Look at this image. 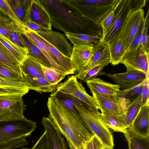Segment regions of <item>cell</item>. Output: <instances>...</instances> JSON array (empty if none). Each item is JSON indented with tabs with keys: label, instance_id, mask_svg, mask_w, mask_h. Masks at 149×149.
Listing matches in <instances>:
<instances>
[{
	"label": "cell",
	"instance_id": "38",
	"mask_svg": "<svg viewBox=\"0 0 149 149\" xmlns=\"http://www.w3.org/2000/svg\"><path fill=\"white\" fill-rule=\"evenodd\" d=\"M0 77L9 81L26 82L23 77L1 63H0Z\"/></svg>",
	"mask_w": 149,
	"mask_h": 149
},
{
	"label": "cell",
	"instance_id": "22",
	"mask_svg": "<svg viewBox=\"0 0 149 149\" xmlns=\"http://www.w3.org/2000/svg\"><path fill=\"white\" fill-rule=\"evenodd\" d=\"M101 118L106 125L116 132L125 133L127 128L123 115L101 111Z\"/></svg>",
	"mask_w": 149,
	"mask_h": 149
},
{
	"label": "cell",
	"instance_id": "25",
	"mask_svg": "<svg viewBox=\"0 0 149 149\" xmlns=\"http://www.w3.org/2000/svg\"><path fill=\"white\" fill-rule=\"evenodd\" d=\"M26 84L29 87L30 90L38 92L49 93L56 90L57 85L50 83L44 78L32 77L23 74Z\"/></svg>",
	"mask_w": 149,
	"mask_h": 149
},
{
	"label": "cell",
	"instance_id": "40",
	"mask_svg": "<svg viewBox=\"0 0 149 149\" xmlns=\"http://www.w3.org/2000/svg\"><path fill=\"white\" fill-rule=\"evenodd\" d=\"M56 96L62 104L76 116L81 118L79 113L72 103L64 95L63 93L55 91L51 94Z\"/></svg>",
	"mask_w": 149,
	"mask_h": 149
},
{
	"label": "cell",
	"instance_id": "51",
	"mask_svg": "<svg viewBox=\"0 0 149 149\" xmlns=\"http://www.w3.org/2000/svg\"><path fill=\"white\" fill-rule=\"evenodd\" d=\"M73 149H84V145H82V146H79V147L77 148H74L73 147Z\"/></svg>",
	"mask_w": 149,
	"mask_h": 149
},
{
	"label": "cell",
	"instance_id": "12",
	"mask_svg": "<svg viewBox=\"0 0 149 149\" xmlns=\"http://www.w3.org/2000/svg\"><path fill=\"white\" fill-rule=\"evenodd\" d=\"M41 123L46 132L48 149H69L63 136L48 118L43 117Z\"/></svg>",
	"mask_w": 149,
	"mask_h": 149
},
{
	"label": "cell",
	"instance_id": "44",
	"mask_svg": "<svg viewBox=\"0 0 149 149\" xmlns=\"http://www.w3.org/2000/svg\"><path fill=\"white\" fill-rule=\"evenodd\" d=\"M84 149H103L104 146L95 136L93 135L84 144Z\"/></svg>",
	"mask_w": 149,
	"mask_h": 149
},
{
	"label": "cell",
	"instance_id": "35",
	"mask_svg": "<svg viewBox=\"0 0 149 149\" xmlns=\"http://www.w3.org/2000/svg\"><path fill=\"white\" fill-rule=\"evenodd\" d=\"M121 0H115L110 9L100 22V26L102 29V36L103 35L111 25L115 17L116 10Z\"/></svg>",
	"mask_w": 149,
	"mask_h": 149
},
{
	"label": "cell",
	"instance_id": "55",
	"mask_svg": "<svg viewBox=\"0 0 149 149\" xmlns=\"http://www.w3.org/2000/svg\"><path fill=\"white\" fill-rule=\"evenodd\" d=\"M103 149H105L104 148H104H103Z\"/></svg>",
	"mask_w": 149,
	"mask_h": 149
},
{
	"label": "cell",
	"instance_id": "18",
	"mask_svg": "<svg viewBox=\"0 0 149 149\" xmlns=\"http://www.w3.org/2000/svg\"><path fill=\"white\" fill-rule=\"evenodd\" d=\"M86 84L92 94L117 97V92L120 90L117 84H112L100 79L94 78L87 81Z\"/></svg>",
	"mask_w": 149,
	"mask_h": 149
},
{
	"label": "cell",
	"instance_id": "43",
	"mask_svg": "<svg viewBox=\"0 0 149 149\" xmlns=\"http://www.w3.org/2000/svg\"><path fill=\"white\" fill-rule=\"evenodd\" d=\"M0 7L4 10L8 15L15 22L22 26H25L12 11L8 4L7 0H0Z\"/></svg>",
	"mask_w": 149,
	"mask_h": 149
},
{
	"label": "cell",
	"instance_id": "47",
	"mask_svg": "<svg viewBox=\"0 0 149 149\" xmlns=\"http://www.w3.org/2000/svg\"><path fill=\"white\" fill-rule=\"evenodd\" d=\"M19 32H21L15 31L11 32L8 38L19 47L25 50H27V49L24 47L21 39L19 34Z\"/></svg>",
	"mask_w": 149,
	"mask_h": 149
},
{
	"label": "cell",
	"instance_id": "31",
	"mask_svg": "<svg viewBox=\"0 0 149 149\" xmlns=\"http://www.w3.org/2000/svg\"><path fill=\"white\" fill-rule=\"evenodd\" d=\"M111 63L116 65L120 63L125 52L124 46L122 40L118 38L115 39L109 46Z\"/></svg>",
	"mask_w": 149,
	"mask_h": 149
},
{
	"label": "cell",
	"instance_id": "48",
	"mask_svg": "<svg viewBox=\"0 0 149 149\" xmlns=\"http://www.w3.org/2000/svg\"><path fill=\"white\" fill-rule=\"evenodd\" d=\"M31 148L32 149H48V143L45 131Z\"/></svg>",
	"mask_w": 149,
	"mask_h": 149
},
{
	"label": "cell",
	"instance_id": "7",
	"mask_svg": "<svg viewBox=\"0 0 149 149\" xmlns=\"http://www.w3.org/2000/svg\"><path fill=\"white\" fill-rule=\"evenodd\" d=\"M19 95L0 96V121L20 119L25 117L24 111L26 105Z\"/></svg>",
	"mask_w": 149,
	"mask_h": 149
},
{
	"label": "cell",
	"instance_id": "9",
	"mask_svg": "<svg viewBox=\"0 0 149 149\" xmlns=\"http://www.w3.org/2000/svg\"><path fill=\"white\" fill-rule=\"evenodd\" d=\"M149 52L141 45L135 49L127 50L120 63L123 64L127 71H138L149 75Z\"/></svg>",
	"mask_w": 149,
	"mask_h": 149
},
{
	"label": "cell",
	"instance_id": "50",
	"mask_svg": "<svg viewBox=\"0 0 149 149\" xmlns=\"http://www.w3.org/2000/svg\"><path fill=\"white\" fill-rule=\"evenodd\" d=\"M25 26L36 32L47 30L42 26L31 21H29L25 25Z\"/></svg>",
	"mask_w": 149,
	"mask_h": 149
},
{
	"label": "cell",
	"instance_id": "2",
	"mask_svg": "<svg viewBox=\"0 0 149 149\" xmlns=\"http://www.w3.org/2000/svg\"><path fill=\"white\" fill-rule=\"evenodd\" d=\"M48 118L66 139L67 143L76 148L83 145L93 136L81 118L73 114L57 97L50 95L47 103Z\"/></svg>",
	"mask_w": 149,
	"mask_h": 149
},
{
	"label": "cell",
	"instance_id": "26",
	"mask_svg": "<svg viewBox=\"0 0 149 149\" xmlns=\"http://www.w3.org/2000/svg\"><path fill=\"white\" fill-rule=\"evenodd\" d=\"M23 74L45 78L42 64L35 58L27 56L20 65Z\"/></svg>",
	"mask_w": 149,
	"mask_h": 149
},
{
	"label": "cell",
	"instance_id": "11",
	"mask_svg": "<svg viewBox=\"0 0 149 149\" xmlns=\"http://www.w3.org/2000/svg\"><path fill=\"white\" fill-rule=\"evenodd\" d=\"M92 95L101 111L123 115L130 103L129 100L121 97H113L95 94Z\"/></svg>",
	"mask_w": 149,
	"mask_h": 149
},
{
	"label": "cell",
	"instance_id": "27",
	"mask_svg": "<svg viewBox=\"0 0 149 149\" xmlns=\"http://www.w3.org/2000/svg\"><path fill=\"white\" fill-rule=\"evenodd\" d=\"M127 141L129 149H149V136L139 135L132 131L130 127L124 133Z\"/></svg>",
	"mask_w": 149,
	"mask_h": 149
},
{
	"label": "cell",
	"instance_id": "36",
	"mask_svg": "<svg viewBox=\"0 0 149 149\" xmlns=\"http://www.w3.org/2000/svg\"><path fill=\"white\" fill-rule=\"evenodd\" d=\"M42 68L45 79L51 84L57 85L64 79L66 75L54 69L48 68L42 65Z\"/></svg>",
	"mask_w": 149,
	"mask_h": 149
},
{
	"label": "cell",
	"instance_id": "45",
	"mask_svg": "<svg viewBox=\"0 0 149 149\" xmlns=\"http://www.w3.org/2000/svg\"><path fill=\"white\" fill-rule=\"evenodd\" d=\"M149 77L146 79L141 93L142 106L149 105Z\"/></svg>",
	"mask_w": 149,
	"mask_h": 149
},
{
	"label": "cell",
	"instance_id": "42",
	"mask_svg": "<svg viewBox=\"0 0 149 149\" xmlns=\"http://www.w3.org/2000/svg\"><path fill=\"white\" fill-rule=\"evenodd\" d=\"M28 143L25 139L12 141L9 142L0 143V149H14L21 148Z\"/></svg>",
	"mask_w": 149,
	"mask_h": 149
},
{
	"label": "cell",
	"instance_id": "30",
	"mask_svg": "<svg viewBox=\"0 0 149 149\" xmlns=\"http://www.w3.org/2000/svg\"><path fill=\"white\" fill-rule=\"evenodd\" d=\"M0 63L23 77L20 64L0 41Z\"/></svg>",
	"mask_w": 149,
	"mask_h": 149
},
{
	"label": "cell",
	"instance_id": "21",
	"mask_svg": "<svg viewBox=\"0 0 149 149\" xmlns=\"http://www.w3.org/2000/svg\"><path fill=\"white\" fill-rule=\"evenodd\" d=\"M19 34L24 47L28 50V56L32 57L46 67L54 69L41 51L27 36L25 33L19 32Z\"/></svg>",
	"mask_w": 149,
	"mask_h": 149
},
{
	"label": "cell",
	"instance_id": "54",
	"mask_svg": "<svg viewBox=\"0 0 149 149\" xmlns=\"http://www.w3.org/2000/svg\"><path fill=\"white\" fill-rule=\"evenodd\" d=\"M104 148L105 149H113V148L105 147H104Z\"/></svg>",
	"mask_w": 149,
	"mask_h": 149
},
{
	"label": "cell",
	"instance_id": "20",
	"mask_svg": "<svg viewBox=\"0 0 149 149\" xmlns=\"http://www.w3.org/2000/svg\"><path fill=\"white\" fill-rule=\"evenodd\" d=\"M29 29L34 36L44 45L49 54L58 63L70 72L71 74L74 73L75 72L72 67L70 58L63 54L57 49L37 34L36 32Z\"/></svg>",
	"mask_w": 149,
	"mask_h": 149
},
{
	"label": "cell",
	"instance_id": "8",
	"mask_svg": "<svg viewBox=\"0 0 149 149\" xmlns=\"http://www.w3.org/2000/svg\"><path fill=\"white\" fill-rule=\"evenodd\" d=\"M76 75H72L63 83L57 84L56 91L70 95L86 104L89 107L100 110V108L93 96L89 95Z\"/></svg>",
	"mask_w": 149,
	"mask_h": 149
},
{
	"label": "cell",
	"instance_id": "32",
	"mask_svg": "<svg viewBox=\"0 0 149 149\" xmlns=\"http://www.w3.org/2000/svg\"><path fill=\"white\" fill-rule=\"evenodd\" d=\"M65 36L73 45H88L94 46L101 39L99 36L70 33H65Z\"/></svg>",
	"mask_w": 149,
	"mask_h": 149
},
{
	"label": "cell",
	"instance_id": "39",
	"mask_svg": "<svg viewBox=\"0 0 149 149\" xmlns=\"http://www.w3.org/2000/svg\"><path fill=\"white\" fill-rule=\"evenodd\" d=\"M149 9L143 23V29L139 45H141L147 52H149V36L148 29L149 26Z\"/></svg>",
	"mask_w": 149,
	"mask_h": 149
},
{
	"label": "cell",
	"instance_id": "15",
	"mask_svg": "<svg viewBox=\"0 0 149 149\" xmlns=\"http://www.w3.org/2000/svg\"><path fill=\"white\" fill-rule=\"evenodd\" d=\"M111 63L109 46L100 41L95 45L93 50V54L90 59L83 68L77 73L86 72L99 65L107 66Z\"/></svg>",
	"mask_w": 149,
	"mask_h": 149
},
{
	"label": "cell",
	"instance_id": "5",
	"mask_svg": "<svg viewBox=\"0 0 149 149\" xmlns=\"http://www.w3.org/2000/svg\"><path fill=\"white\" fill-rule=\"evenodd\" d=\"M37 127L36 123L25 117L20 119L0 121V143L29 136Z\"/></svg>",
	"mask_w": 149,
	"mask_h": 149
},
{
	"label": "cell",
	"instance_id": "37",
	"mask_svg": "<svg viewBox=\"0 0 149 149\" xmlns=\"http://www.w3.org/2000/svg\"><path fill=\"white\" fill-rule=\"evenodd\" d=\"M106 66L105 64L99 65L86 72L77 73L76 76L77 78L82 80L83 82H85L91 79L96 77L97 76L104 75L105 72H102V71Z\"/></svg>",
	"mask_w": 149,
	"mask_h": 149
},
{
	"label": "cell",
	"instance_id": "17",
	"mask_svg": "<svg viewBox=\"0 0 149 149\" xmlns=\"http://www.w3.org/2000/svg\"><path fill=\"white\" fill-rule=\"evenodd\" d=\"M29 21L35 23L47 30H52L50 16L40 0H32L29 15Z\"/></svg>",
	"mask_w": 149,
	"mask_h": 149
},
{
	"label": "cell",
	"instance_id": "24",
	"mask_svg": "<svg viewBox=\"0 0 149 149\" xmlns=\"http://www.w3.org/2000/svg\"><path fill=\"white\" fill-rule=\"evenodd\" d=\"M26 27L22 26L10 18L0 7V33L7 38L13 31L25 33Z\"/></svg>",
	"mask_w": 149,
	"mask_h": 149
},
{
	"label": "cell",
	"instance_id": "19",
	"mask_svg": "<svg viewBox=\"0 0 149 149\" xmlns=\"http://www.w3.org/2000/svg\"><path fill=\"white\" fill-rule=\"evenodd\" d=\"M131 130L141 136L149 135V105L142 106L132 125Z\"/></svg>",
	"mask_w": 149,
	"mask_h": 149
},
{
	"label": "cell",
	"instance_id": "41",
	"mask_svg": "<svg viewBox=\"0 0 149 149\" xmlns=\"http://www.w3.org/2000/svg\"><path fill=\"white\" fill-rule=\"evenodd\" d=\"M29 88L0 86V96L10 95H19L23 96L28 93Z\"/></svg>",
	"mask_w": 149,
	"mask_h": 149
},
{
	"label": "cell",
	"instance_id": "52",
	"mask_svg": "<svg viewBox=\"0 0 149 149\" xmlns=\"http://www.w3.org/2000/svg\"><path fill=\"white\" fill-rule=\"evenodd\" d=\"M68 144L69 146L70 149H73V147L70 144H69V143H68Z\"/></svg>",
	"mask_w": 149,
	"mask_h": 149
},
{
	"label": "cell",
	"instance_id": "28",
	"mask_svg": "<svg viewBox=\"0 0 149 149\" xmlns=\"http://www.w3.org/2000/svg\"><path fill=\"white\" fill-rule=\"evenodd\" d=\"M25 33L40 49L48 60L54 69L66 75L71 74L53 59L49 54L44 45L34 36L29 29L26 28Z\"/></svg>",
	"mask_w": 149,
	"mask_h": 149
},
{
	"label": "cell",
	"instance_id": "29",
	"mask_svg": "<svg viewBox=\"0 0 149 149\" xmlns=\"http://www.w3.org/2000/svg\"><path fill=\"white\" fill-rule=\"evenodd\" d=\"M0 41L19 63L20 65L27 56V50L19 47L0 33Z\"/></svg>",
	"mask_w": 149,
	"mask_h": 149
},
{
	"label": "cell",
	"instance_id": "4",
	"mask_svg": "<svg viewBox=\"0 0 149 149\" xmlns=\"http://www.w3.org/2000/svg\"><path fill=\"white\" fill-rule=\"evenodd\" d=\"M69 9L99 24L115 0H62Z\"/></svg>",
	"mask_w": 149,
	"mask_h": 149
},
{
	"label": "cell",
	"instance_id": "10",
	"mask_svg": "<svg viewBox=\"0 0 149 149\" xmlns=\"http://www.w3.org/2000/svg\"><path fill=\"white\" fill-rule=\"evenodd\" d=\"M130 11L128 0H121L111 25L101 36L100 41L109 46L115 39L125 17Z\"/></svg>",
	"mask_w": 149,
	"mask_h": 149
},
{
	"label": "cell",
	"instance_id": "3",
	"mask_svg": "<svg viewBox=\"0 0 149 149\" xmlns=\"http://www.w3.org/2000/svg\"><path fill=\"white\" fill-rule=\"evenodd\" d=\"M74 106L93 135L97 138L104 147L113 148L114 144L112 134L104 122L98 110L89 107L86 104Z\"/></svg>",
	"mask_w": 149,
	"mask_h": 149
},
{
	"label": "cell",
	"instance_id": "34",
	"mask_svg": "<svg viewBox=\"0 0 149 149\" xmlns=\"http://www.w3.org/2000/svg\"><path fill=\"white\" fill-rule=\"evenodd\" d=\"M146 79L134 87L125 89L120 90L117 93V96L129 100L131 103L141 94Z\"/></svg>",
	"mask_w": 149,
	"mask_h": 149
},
{
	"label": "cell",
	"instance_id": "1",
	"mask_svg": "<svg viewBox=\"0 0 149 149\" xmlns=\"http://www.w3.org/2000/svg\"><path fill=\"white\" fill-rule=\"evenodd\" d=\"M49 14L52 26L64 32L101 37L102 29L93 20L68 9L61 0H40Z\"/></svg>",
	"mask_w": 149,
	"mask_h": 149
},
{
	"label": "cell",
	"instance_id": "49",
	"mask_svg": "<svg viewBox=\"0 0 149 149\" xmlns=\"http://www.w3.org/2000/svg\"><path fill=\"white\" fill-rule=\"evenodd\" d=\"M143 23V22L140 26L131 44L127 50L135 49L139 46L141 33L142 31Z\"/></svg>",
	"mask_w": 149,
	"mask_h": 149
},
{
	"label": "cell",
	"instance_id": "46",
	"mask_svg": "<svg viewBox=\"0 0 149 149\" xmlns=\"http://www.w3.org/2000/svg\"><path fill=\"white\" fill-rule=\"evenodd\" d=\"M0 86L13 87L19 88H29L26 82L9 81L0 77Z\"/></svg>",
	"mask_w": 149,
	"mask_h": 149
},
{
	"label": "cell",
	"instance_id": "53",
	"mask_svg": "<svg viewBox=\"0 0 149 149\" xmlns=\"http://www.w3.org/2000/svg\"><path fill=\"white\" fill-rule=\"evenodd\" d=\"M21 149H32V148H21Z\"/></svg>",
	"mask_w": 149,
	"mask_h": 149
},
{
	"label": "cell",
	"instance_id": "16",
	"mask_svg": "<svg viewBox=\"0 0 149 149\" xmlns=\"http://www.w3.org/2000/svg\"><path fill=\"white\" fill-rule=\"evenodd\" d=\"M94 46L73 45L70 60L75 72H79L87 63L92 54Z\"/></svg>",
	"mask_w": 149,
	"mask_h": 149
},
{
	"label": "cell",
	"instance_id": "33",
	"mask_svg": "<svg viewBox=\"0 0 149 149\" xmlns=\"http://www.w3.org/2000/svg\"><path fill=\"white\" fill-rule=\"evenodd\" d=\"M141 106V94L129 104L123 115L127 128L132 125Z\"/></svg>",
	"mask_w": 149,
	"mask_h": 149
},
{
	"label": "cell",
	"instance_id": "13",
	"mask_svg": "<svg viewBox=\"0 0 149 149\" xmlns=\"http://www.w3.org/2000/svg\"><path fill=\"white\" fill-rule=\"evenodd\" d=\"M106 76L118 85L122 90L136 86L145 80L149 75L138 71L111 74L105 73Z\"/></svg>",
	"mask_w": 149,
	"mask_h": 149
},
{
	"label": "cell",
	"instance_id": "6",
	"mask_svg": "<svg viewBox=\"0 0 149 149\" xmlns=\"http://www.w3.org/2000/svg\"><path fill=\"white\" fill-rule=\"evenodd\" d=\"M144 19V12L142 9L130 11L127 14L115 39L120 38L122 40L126 51L129 48Z\"/></svg>",
	"mask_w": 149,
	"mask_h": 149
},
{
	"label": "cell",
	"instance_id": "23",
	"mask_svg": "<svg viewBox=\"0 0 149 149\" xmlns=\"http://www.w3.org/2000/svg\"><path fill=\"white\" fill-rule=\"evenodd\" d=\"M7 1L12 11L25 26L29 22V13L32 0Z\"/></svg>",
	"mask_w": 149,
	"mask_h": 149
},
{
	"label": "cell",
	"instance_id": "14",
	"mask_svg": "<svg viewBox=\"0 0 149 149\" xmlns=\"http://www.w3.org/2000/svg\"><path fill=\"white\" fill-rule=\"evenodd\" d=\"M36 33L63 54L70 58L73 47L64 34L52 30Z\"/></svg>",
	"mask_w": 149,
	"mask_h": 149
}]
</instances>
